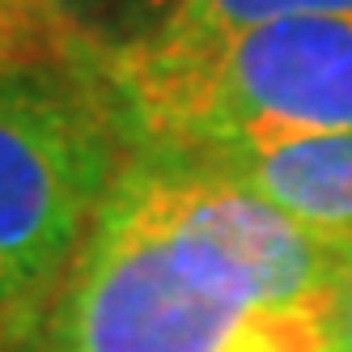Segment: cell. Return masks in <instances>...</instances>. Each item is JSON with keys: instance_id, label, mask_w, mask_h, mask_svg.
Segmentation results:
<instances>
[{"instance_id": "cell-4", "label": "cell", "mask_w": 352, "mask_h": 352, "mask_svg": "<svg viewBox=\"0 0 352 352\" xmlns=\"http://www.w3.org/2000/svg\"><path fill=\"white\" fill-rule=\"evenodd\" d=\"M238 183L322 246L352 255V132H310L230 144L212 153H170Z\"/></svg>"}, {"instance_id": "cell-2", "label": "cell", "mask_w": 352, "mask_h": 352, "mask_svg": "<svg viewBox=\"0 0 352 352\" xmlns=\"http://www.w3.org/2000/svg\"><path fill=\"white\" fill-rule=\"evenodd\" d=\"M98 77L136 153L352 132V17H285L191 52L102 43Z\"/></svg>"}, {"instance_id": "cell-3", "label": "cell", "mask_w": 352, "mask_h": 352, "mask_svg": "<svg viewBox=\"0 0 352 352\" xmlns=\"http://www.w3.org/2000/svg\"><path fill=\"white\" fill-rule=\"evenodd\" d=\"M123 153L98 52L0 81V352L34 348Z\"/></svg>"}, {"instance_id": "cell-8", "label": "cell", "mask_w": 352, "mask_h": 352, "mask_svg": "<svg viewBox=\"0 0 352 352\" xmlns=\"http://www.w3.org/2000/svg\"><path fill=\"white\" fill-rule=\"evenodd\" d=\"M327 352H352V259L340 276L336 310H331V331H327Z\"/></svg>"}, {"instance_id": "cell-6", "label": "cell", "mask_w": 352, "mask_h": 352, "mask_svg": "<svg viewBox=\"0 0 352 352\" xmlns=\"http://www.w3.org/2000/svg\"><path fill=\"white\" fill-rule=\"evenodd\" d=\"M98 43L60 0H0V81L77 68Z\"/></svg>"}, {"instance_id": "cell-7", "label": "cell", "mask_w": 352, "mask_h": 352, "mask_svg": "<svg viewBox=\"0 0 352 352\" xmlns=\"http://www.w3.org/2000/svg\"><path fill=\"white\" fill-rule=\"evenodd\" d=\"M81 26L102 43H128L166 13L170 0H60Z\"/></svg>"}, {"instance_id": "cell-1", "label": "cell", "mask_w": 352, "mask_h": 352, "mask_svg": "<svg viewBox=\"0 0 352 352\" xmlns=\"http://www.w3.org/2000/svg\"><path fill=\"white\" fill-rule=\"evenodd\" d=\"M348 259L199 162L128 148L30 352H327Z\"/></svg>"}, {"instance_id": "cell-5", "label": "cell", "mask_w": 352, "mask_h": 352, "mask_svg": "<svg viewBox=\"0 0 352 352\" xmlns=\"http://www.w3.org/2000/svg\"><path fill=\"white\" fill-rule=\"evenodd\" d=\"M285 17H352V0H170L136 43L153 52H191Z\"/></svg>"}]
</instances>
